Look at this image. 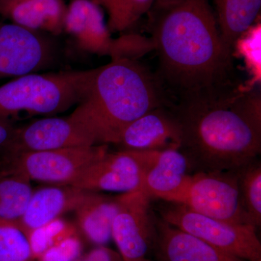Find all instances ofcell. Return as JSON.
<instances>
[{
    "instance_id": "6da1fadb",
    "label": "cell",
    "mask_w": 261,
    "mask_h": 261,
    "mask_svg": "<svg viewBox=\"0 0 261 261\" xmlns=\"http://www.w3.org/2000/svg\"><path fill=\"white\" fill-rule=\"evenodd\" d=\"M152 39L160 62L156 77L174 103L233 87L232 53L223 42L207 0H184L163 12Z\"/></svg>"
},
{
    "instance_id": "5bb4252c",
    "label": "cell",
    "mask_w": 261,
    "mask_h": 261,
    "mask_svg": "<svg viewBox=\"0 0 261 261\" xmlns=\"http://www.w3.org/2000/svg\"><path fill=\"white\" fill-rule=\"evenodd\" d=\"M90 192L72 185L42 187L33 192L25 212L17 222L30 239L35 231L51 224L62 215L75 211Z\"/></svg>"
},
{
    "instance_id": "4316f807",
    "label": "cell",
    "mask_w": 261,
    "mask_h": 261,
    "mask_svg": "<svg viewBox=\"0 0 261 261\" xmlns=\"http://www.w3.org/2000/svg\"><path fill=\"white\" fill-rule=\"evenodd\" d=\"M73 261H124L119 252L105 246H97Z\"/></svg>"
},
{
    "instance_id": "f1b7e54d",
    "label": "cell",
    "mask_w": 261,
    "mask_h": 261,
    "mask_svg": "<svg viewBox=\"0 0 261 261\" xmlns=\"http://www.w3.org/2000/svg\"><path fill=\"white\" fill-rule=\"evenodd\" d=\"M183 1L184 0H155V8L163 13L181 4Z\"/></svg>"
},
{
    "instance_id": "277c9868",
    "label": "cell",
    "mask_w": 261,
    "mask_h": 261,
    "mask_svg": "<svg viewBox=\"0 0 261 261\" xmlns=\"http://www.w3.org/2000/svg\"><path fill=\"white\" fill-rule=\"evenodd\" d=\"M92 69L30 73L0 87V120L51 116L82 102Z\"/></svg>"
},
{
    "instance_id": "44dd1931",
    "label": "cell",
    "mask_w": 261,
    "mask_h": 261,
    "mask_svg": "<svg viewBox=\"0 0 261 261\" xmlns=\"http://www.w3.org/2000/svg\"><path fill=\"white\" fill-rule=\"evenodd\" d=\"M243 60L250 80L244 87L254 89L261 82V23H255L235 41L232 55Z\"/></svg>"
},
{
    "instance_id": "f546056e",
    "label": "cell",
    "mask_w": 261,
    "mask_h": 261,
    "mask_svg": "<svg viewBox=\"0 0 261 261\" xmlns=\"http://www.w3.org/2000/svg\"><path fill=\"white\" fill-rule=\"evenodd\" d=\"M141 261H152V260H148V259L145 258V259H144V260H141Z\"/></svg>"
},
{
    "instance_id": "d6986e66",
    "label": "cell",
    "mask_w": 261,
    "mask_h": 261,
    "mask_svg": "<svg viewBox=\"0 0 261 261\" xmlns=\"http://www.w3.org/2000/svg\"><path fill=\"white\" fill-rule=\"evenodd\" d=\"M221 39L232 53L235 41L256 21L261 0H215Z\"/></svg>"
},
{
    "instance_id": "30bf717a",
    "label": "cell",
    "mask_w": 261,
    "mask_h": 261,
    "mask_svg": "<svg viewBox=\"0 0 261 261\" xmlns=\"http://www.w3.org/2000/svg\"><path fill=\"white\" fill-rule=\"evenodd\" d=\"M57 54L56 43L46 34L0 22V80L47 69Z\"/></svg>"
},
{
    "instance_id": "e0dca14e",
    "label": "cell",
    "mask_w": 261,
    "mask_h": 261,
    "mask_svg": "<svg viewBox=\"0 0 261 261\" xmlns=\"http://www.w3.org/2000/svg\"><path fill=\"white\" fill-rule=\"evenodd\" d=\"M67 5L63 0H0V15L28 30L61 35Z\"/></svg>"
},
{
    "instance_id": "ffe728a7",
    "label": "cell",
    "mask_w": 261,
    "mask_h": 261,
    "mask_svg": "<svg viewBox=\"0 0 261 261\" xmlns=\"http://www.w3.org/2000/svg\"><path fill=\"white\" fill-rule=\"evenodd\" d=\"M31 181L9 166L0 171V219L18 221L21 218L34 192Z\"/></svg>"
},
{
    "instance_id": "9c48e42d",
    "label": "cell",
    "mask_w": 261,
    "mask_h": 261,
    "mask_svg": "<svg viewBox=\"0 0 261 261\" xmlns=\"http://www.w3.org/2000/svg\"><path fill=\"white\" fill-rule=\"evenodd\" d=\"M158 152L130 149L108 152L72 186L87 191L121 194L142 190L146 173L155 161Z\"/></svg>"
},
{
    "instance_id": "ac0fdd59",
    "label": "cell",
    "mask_w": 261,
    "mask_h": 261,
    "mask_svg": "<svg viewBox=\"0 0 261 261\" xmlns=\"http://www.w3.org/2000/svg\"><path fill=\"white\" fill-rule=\"evenodd\" d=\"M119 207V198L90 192L75 209L77 224L89 243L104 246L112 239L113 219Z\"/></svg>"
},
{
    "instance_id": "9a60e30c",
    "label": "cell",
    "mask_w": 261,
    "mask_h": 261,
    "mask_svg": "<svg viewBox=\"0 0 261 261\" xmlns=\"http://www.w3.org/2000/svg\"><path fill=\"white\" fill-rule=\"evenodd\" d=\"M192 170L190 161L179 149L160 150L146 173L142 190L151 199L180 203L191 179Z\"/></svg>"
},
{
    "instance_id": "3957f363",
    "label": "cell",
    "mask_w": 261,
    "mask_h": 261,
    "mask_svg": "<svg viewBox=\"0 0 261 261\" xmlns=\"http://www.w3.org/2000/svg\"><path fill=\"white\" fill-rule=\"evenodd\" d=\"M168 104L156 75L137 60L117 58L92 69L84 99L69 118L95 145H116L130 123Z\"/></svg>"
},
{
    "instance_id": "5b68a950",
    "label": "cell",
    "mask_w": 261,
    "mask_h": 261,
    "mask_svg": "<svg viewBox=\"0 0 261 261\" xmlns=\"http://www.w3.org/2000/svg\"><path fill=\"white\" fill-rule=\"evenodd\" d=\"M74 39L82 50L98 56L137 58L154 50L152 38L130 34L113 39L100 7L92 0H70L67 6L63 32Z\"/></svg>"
},
{
    "instance_id": "8992f818",
    "label": "cell",
    "mask_w": 261,
    "mask_h": 261,
    "mask_svg": "<svg viewBox=\"0 0 261 261\" xmlns=\"http://www.w3.org/2000/svg\"><path fill=\"white\" fill-rule=\"evenodd\" d=\"M158 212L163 221L226 253L247 261L261 259V244L253 226L213 219L177 202L163 201Z\"/></svg>"
},
{
    "instance_id": "ba28073f",
    "label": "cell",
    "mask_w": 261,
    "mask_h": 261,
    "mask_svg": "<svg viewBox=\"0 0 261 261\" xmlns=\"http://www.w3.org/2000/svg\"><path fill=\"white\" fill-rule=\"evenodd\" d=\"M238 171L194 173L180 203L213 219L252 226L242 202Z\"/></svg>"
},
{
    "instance_id": "4dcf8cb0",
    "label": "cell",
    "mask_w": 261,
    "mask_h": 261,
    "mask_svg": "<svg viewBox=\"0 0 261 261\" xmlns=\"http://www.w3.org/2000/svg\"><path fill=\"white\" fill-rule=\"evenodd\" d=\"M252 261H261V259H258V260H252Z\"/></svg>"
},
{
    "instance_id": "484cf974",
    "label": "cell",
    "mask_w": 261,
    "mask_h": 261,
    "mask_svg": "<svg viewBox=\"0 0 261 261\" xmlns=\"http://www.w3.org/2000/svg\"><path fill=\"white\" fill-rule=\"evenodd\" d=\"M18 127L11 121L0 120V155L6 157L11 152Z\"/></svg>"
},
{
    "instance_id": "603a6c76",
    "label": "cell",
    "mask_w": 261,
    "mask_h": 261,
    "mask_svg": "<svg viewBox=\"0 0 261 261\" xmlns=\"http://www.w3.org/2000/svg\"><path fill=\"white\" fill-rule=\"evenodd\" d=\"M0 261H36L30 240L17 221L0 219Z\"/></svg>"
},
{
    "instance_id": "8fae6325",
    "label": "cell",
    "mask_w": 261,
    "mask_h": 261,
    "mask_svg": "<svg viewBox=\"0 0 261 261\" xmlns=\"http://www.w3.org/2000/svg\"><path fill=\"white\" fill-rule=\"evenodd\" d=\"M119 207L113 219L112 239L124 261H141L153 250L155 221L150 200L142 190L118 195Z\"/></svg>"
},
{
    "instance_id": "4fadbf2b",
    "label": "cell",
    "mask_w": 261,
    "mask_h": 261,
    "mask_svg": "<svg viewBox=\"0 0 261 261\" xmlns=\"http://www.w3.org/2000/svg\"><path fill=\"white\" fill-rule=\"evenodd\" d=\"M180 143L177 119L170 106H163L151 110L130 123L116 145L122 149L160 151L179 149Z\"/></svg>"
},
{
    "instance_id": "cb8c5ba5",
    "label": "cell",
    "mask_w": 261,
    "mask_h": 261,
    "mask_svg": "<svg viewBox=\"0 0 261 261\" xmlns=\"http://www.w3.org/2000/svg\"><path fill=\"white\" fill-rule=\"evenodd\" d=\"M81 251L80 242L70 236L43 252L36 261H73L80 256Z\"/></svg>"
},
{
    "instance_id": "7a4b0ae2",
    "label": "cell",
    "mask_w": 261,
    "mask_h": 261,
    "mask_svg": "<svg viewBox=\"0 0 261 261\" xmlns=\"http://www.w3.org/2000/svg\"><path fill=\"white\" fill-rule=\"evenodd\" d=\"M179 125V149L197 172L236 171L261 150V96L244 84L170 106Z\"/></svg>"
},
{
    "instance_id": "83f0119b",
    "label": "cell",
    "mask_w": 261,
    "mask_h": 261,
    "mask_svg": "<svg viewBox=\"0 0 261 261\" xmlns=\"http://www.w3.org/2000/svg\"><path fill=\"white\" fill-rule=\"evenodd\" d=\"M99 7L107 10L109 14L108 29L112 32H119L121 20V4L120 0H92Z\"/></svg>"
},
{
    "instance_id": "7c38bea8",
    "label": "cell",
    "mask_w": 261,
    "mask_h": 261,
    "mask_svg": "<svg viewBox=\"0 0 261 261\" xmlns=\"http://www.w3.org/2000/svg\"><path fill=\"white\" fill-rule=\"evenodd\" d=\"M92 145H97L69 116H49L18 127L14 143L8 155Z\"/></svg>"
},
{
    "instance_id": "7402d4cb",
    "label": "cell",
    "mask_w": 261,
    "mask_h": 261,
    "mask_svg": "<svg viewBox=\"0 0 261 261\" xmlns=\"http://www.w3.org/2000/svg\"><path fill=\"white\" fill-rule=\"evenodd\" d=\"M239 185L242 202L249 221L255 228L261 224L260 163H249L239 170Z\"/></svg>"
},
{
    "instance_id": "52a82bcc",
    "label": "cell",
    "mask_w": 261,
    "mask_h": 261,
    "mask_svg": "<svg viewBox=\"0 0 261 261\" xmlns=\"http://www.w3.org/2000/svg\"><path fill=\"white\" fill-rule=\"evenodd\" d=\"M108 152L107 145H97L19 152L5 159L9 162V167L20 171L31 181L73 185L89 166Z\"/></svg>"
},
{
    "instance_id": "2e32d148",
    "label": "cell",
    "mask_w": 261,
    "mask_h": 261,
    "mask_svg": "<svg viewBox=\"0 0 261 261\" xmlns=\"http://www.w3.org/2000/svg\"><path fill=\"white\" fill-rule=\"evenodd\" d=\"M153 250L158 261H247L211 246L200 239L155 220Z\"/></svg>"
},
{
    "instance_id": "d4e9b609",
    "label": "cell",
    "mask_w": 261,
    "mask_h": 261,
    "mask_svg": "<svg viewBox=\"0 0 261 261\" xmlns=\"http://www.w3.org/2000/svg\"><path fill=\"white\" fill-rule=\"evenodd\" d=\"M154 0H120L121 20L119 32L126 30L145 14Z\"/></svg>"
}]
</instances>
